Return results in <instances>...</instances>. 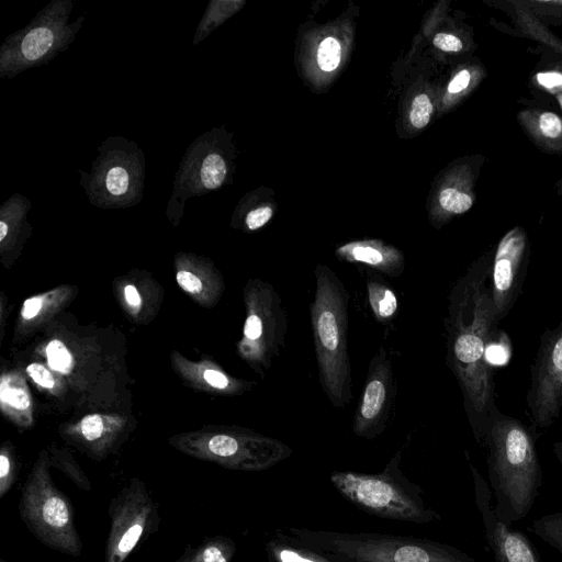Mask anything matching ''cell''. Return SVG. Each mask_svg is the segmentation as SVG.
<instances>
[{"instance_id": "cell-10", "label": "cell", "mask_w": 562, "mask_h": 562, "mask_svg": "<svg viewBox=\"0 0 562 562\" xmlns=\"http://www.w3.org/2000/svg\"><path fill=\"white\" fill-rule=\"evenodd\" d=\"M395 396L393 367L381 345L372 356L362 393L353 416L356 436L372 440L386 428Z\"/></svg>"}, {"instance_id": "cell-27", "label": "cell", "mask_w": 562, "mask_h": 562, "mask_svg": "<svg viewBox=\"0 0 562 562\" xmlns=\"http://www.w3.org/2000/svg\"><path fill=\"white\" fill-rule=\"evenodd\" d=\"M83 438L89 441H97L103 432V422L99 415H88L80 423Z\"/></svg>"}, {"instance_id": "cell-29", "label": "cell", "mask_w": 562, "mask_h": 562, "mask_svg": "<svg viewBox=\"0 0 562 562\" xmlns=\"http://www.w3.org/2000/svg\"><path fill=\"white\" fill-rule=\"evenodd\" d=\"M273 211L269 206H260L250 211L245 218L248 229L256 231L266 225L272 217Z\"/></svg>"}, {"instance_id": "cell-36", "label": "cell", "mask_w": 562, "mask_h": 562, "mask_svg": "<svg viewBox=\"0 0 562 562\" xmlns=\"http://www.w3.org/2000/svg\"><path fill=\"white\" fill-rule=\"evenodd\" d=\"M42 307V299L38 296L27 299L22 308V316L25 319L35 317Z\"/></svg>"}, {"instance_id": "cell-23", "label": "cell", "mask_w": 562, "mask_h": 562, "mask_svg": "<svg viewBox=\"0 0 562 562\" xmlns=\"http://www.w3.org/2000/svg\"><path fill=\"white\" fill-rule=\"evenodd\" d=\"M46 353L52 369L63 373H68L71 370V355L61 341L52 340L46 348Z\"/></svg>"}, {"instance_id": "cell-33", "label": "cell", "mask_w": 562, "mask_h": 562, "mask_svg": "<svg viewBox=\"0 0 562 562\" xmlns=\"http://www.w3.org/2000/svg\"><path fill=\"white\" fill-rule=\"evenodd\" d=\"M471 75L469 70H460L448 85L449 93H459L463 91L470 83Z\"/></svg>"}, {"instance_id": "cell-2", "label": "cell", "mask_w": 562, "mask_h": 562, "mask_svg": "<svg viewBox=\"0 0 562 562\" xmlns=\"http://www.w3.org/2000/svg\"><path fill=\"white\" fill-rule=\"evenodd\" d=\"M481 440L487 448L495 515L512 525L529 514L542 485L535 439L521 422L497 413Z\"/></svg>"}, {"instance_id": "cell-9", "label": "cell", "mask_w": 562, "mask_h": 562, "mask_svg": "<svg viewBox=\"0 0 562 562\" xmlns=\"http://www.w3.org/2000/svg\"><path fill=\"white\" fill-rule=\"evenodd\" d=\"M527 403L533 423L548 428L562 408V323L547 330L531 368Z\"/></svg>"}, {"instance_id": "cell-38", "label": "cell", "mask_w": 562, "mask_h": 562, "mask_svg": "<svg viewBox=\"0 0 562 562\" xmlns=\"http://www.w3.org/2000/svg\"><path fill=\"white\" fill-rule=\"evenodd\" d=\"M553 452L559 459V461L562 463V442H555L553 446Z\"/></svg>"}, {"instance_id": "cell-13", "label": "cell", "mask_w": 562, "mask_h": 562, "mask_svg": "<svg viewBox=\"0 0 562 562\" xmlns=\"http://www.w3.org/2000/svg\"><path fill=\"white\" fill-rule=\"evenodd\" d=\"M526 239L519 229L508 233L499 243L492 269L491 299L497 323L514 304L521 279Z\"/></svg>"}, {"instance_id": "cell-39", "label": "cell", "mask_w": 562, "mask_h": 562, "mask_svg": "<svg viewBox=\"0 0 562 562\" xmlns=\"http://www.w3.org/2000/svg\"><path fill=\"white\" fill-rule=\"evenodd\" d=\"M8 231H9V227H8L7 223L1 221L0 222V240L1 241L5 238Z\"/></svg>"}, {"instance_id": "cell-15", "label": "cell", "mask_w": 562, "mask_h": 562, "mask_svg": "<svg viewBox=\"0 0 562 562\" xmlns=\"http://www.w3.org/2000/svg\"><path fill=\"white\" fill-rule=\"evenodd\" d=\"M336 255L341 260L366 265L391 278H398L404 270V258L401 251L381 243H349L340 246Z\"/></svg>"}, {"instance_id": "cell-8", "label": "cell", "mask_w": 562, "mask_h": 562, "mask_svg": "<svg viewBox=\"0 0 562 562\" xmlns=\"http://www.w3.org/2000/svg\"><path fill=\"white\" fill-rule=\"evenodd\" d=\"M110 529L104 562H124L134 549L159 528V509L145 484L137 477L109 503Z\"/></svg>"}, {"instance_id": "cell-26", "label": "cell", "mask_w": 562, "mask_h": 562, "mask_svg": "<svg viewBox=\"0 0 562 562\" xmlns=\"http://www.w3.org/2000/svg\"><path fill=\"white\" fill-rule=\"evenodd\" d=\"M1 398L18 409H25L30 405L29 395L24 390L5 386L4 382L1 385Z\"/></svg>"}, {"instance_id": "cell-14", "label": "cell", "mask_w": 562, "mask_h": 562, "mask_svg": "<svg viewBox=\"0 0 562 562\" xmlns=\"http://www.w3.org/2000/svg\"><path fill=\"white\" fill-rule=\"evenodd\" d=\"M267 562H356L341 553L310 546L286 530H277L265 542Z\"/></svg>"}, {"instance_id": "cell-20", "label": "cell", "mask_w": 562, "mask_h": 562, "mask_svg": "<svg viewBox=\"0 0 562 562\" xmlns=\"http://www.w3.org/2000/svg\"><path fill=\"white\" fill-rule=\"evenodd\" d=\"M226 177V164L217 154L209 155L203 161L201 181L206 189L218 188Z\"/></svg>"}, {"instance_id": "cell-6", "label": "cell", "mask_w": 562, "mask_h": 562, "mask_svg": "<svg viewBox=\"0 0 562 562\" xmlns=\"http://www.w3.org/2000/svg\"><path fill=\"white\" fill-rule=\"evenodd\" d=\"M45 465H36L21 487L20 518L42 544L59 553L79 557L83 546L75 525L71 502L54 484Z\"/></svg>"}, {"instance_id": "cell-35", "label": "cell", "mask_w": 562, "mask_h": 562, "mask_svg": "<svg viewBox=\"0 0 562 562\" xmlns=\"http://www.w3.org/2000/svg\"><path fill=\"white\" fill-rule=\"evenodd\" d=\"M537 81L548 88L555 89L562 87V74L558 71L539 72L537 75Z\"/></svg>"}, {"instance_id": "cell-17", "label": "cell", "mask_w": 562, "mask_h": 562, "mask_svg": "<svg viewBox=\"0 0 562 562\" xmlns=\"http://www.w3.org/2000/svg\"><path fill=\"white\" fill-rule=\"evenodd\" d=\"M368 301L376 322L386 324L394 319L398 312V300L393 289L382 279L367 278Z\"/></svg>"}, {"instance_id": "cell-5", "label": "cell", "mask_w": 562, "mask_h": 562, "mask_svg": "<svg viewBox=\"0 0 562 562\" xmlns=\"http://www.w3.org/2000/svg\"><path fill=\"white\" fill-rule=\"evenodd\" d=\"M285 530L310 546L341 553L356 562H476L453 546L425 538L305 527H288Z\"/></svg>"}, {"instance_id": "cell-24", "label": "cell", "mask_w": 562, "mask_h": 562, "mask_svg": "<svg viewBox=\"0 0 562 562\" xmlns=\"http://www.w3.org/2000/svg\"><path fill=\"white\" fill-rule=\"evenodd\" d=\"M432 103L425 93L416 95L411 104L409 121L416 128H424L430 120Z\"/></svg>"}, {"instance_id": "cell-22", "label": "cell", "mask_w": 562, "mask_h": 562, "mask_svg": "<svg viewBox=\"0 0 562 562\" xmlns=\"http://www.w3.org/2000/svg\"><path fill=\"white\" fill-rule=\"evenodd\" d=\"M440 206L454 214L467 212L473 204L472 198L456 188H446L439 194Z\"/></svg>"}, {"instance_id": "cell-37", "label": "cell", "mask_w": 562, "mask_h": 562, "mask_svg": "<svg viewBox=\"0 0 562 562\" xmlns=\"http://www.w3.org/2000/svg\"><path fill=\"white\" fill-rule=\"evenodd\" d=\"M124 294L130 305L138 306L140 304V296L134 285H126Z\"/></svg>"}, {"instance_id": "cell-18", "label": "cell", "mask_w": 562, "mask_h": 562, "mask_svg": "<svg viewBox=\"0 0 562 562\" xmlns=\"http://www.w3.org/2000/svg\"><path fill=\"white\" fill-rule=\"evenodd\" d=\"M530 531L562 555V513L548 514L533 520Z\"/></svg>"}, {"instance_id": "cell-28", "label": "cell", "mask_w": 562, "mask_h": 562, "mask_svg": "<svg viewBox=\"0 0 562 562\" xmlns=\"http://www.w3.org/2000/svg\"><path fill=\"white\" fill-rule=\"evenodd\" d=\"M539 128L543 136L555 138L562 132V121L552 112H544L539 119Z\"/></svg>"}, {"instance_id": "cell-41", "label": "cell", "mask_w": 562, "mask_h": 562, "mask_svg": "<svg viewBox=\"0 0 562 562\" xmlns=\"http://www.w3.org/2000/svg\"><path fill=\"white\" fill-rule=\"evenodd\" d=\"M561 104H562V102H561Z\"/></svg>"}, {"instance_id": "cell-7", "label": "cell", "mask_w": 562, "mask_h": 562, "mask_svg": "<svg viewBox=\"0 0 562 562\" xmlns=\"http://www.w3.org/2000/svg\"><path fill=\"white\" fill-rule=\"evenodd\" d=\"M248 294L241 353L263 376L285 346L288 315L272 284L256 280Z\"/></svg>"}, {"instance_id": "cell-32", "label": "cell", "mask_w": 562, "mask_h": 562, "mask_svg": "<svg viewBox=\"0 0 562 562\" xmlns=\"http://www.w3.org/2000/svg\"><path fill=\"white\" fill-rule=\"evenodd\" d=\"M176 278L178 284L187 292L198 293L202 289V282L191 272L184 270L179 271Z\"/></svg>"}, {"instance_id": "cell-30", "label": "cell", "mask_w": 562, "mask_h": 562, "mask_svg": "<svg viewBox=\"0 0 562 562\" xmlns=\"http://www.w3.org/2000/svg\"><path fill=\"white\" fill-rule=\"evenodd\" d=\"M432 43L437 48L450 53L460 52L463 47L459 37L448 33H439L435 35Z\"/></svg>"}, {"instance_id": "cell-1", "label": "cell", "mask_w": 562, "mask_h": 562, "mask_svg": "<svg viewBox=\"0 0 562 562\" xmlns=\"http://www.w3.org/2000/svg\"><path fill=\"white\" fill-rule=\"evenodd\" d=\"M487 272H467L451 291L446 318L447 363L463 395L477 441L494 407V380L488 347L497 324L485 285Z\"/></svg>"}, {"instance_id": "cell-4", "label": "cell", "mask_w": 562, "mask_h": 562, "mask_svg": "<svg viewBox=\"0 0 562 562\" xmlns=\"http://www.w3.org/2000/svg\"><path fill=\"white\" fill-rule=\"evenodd\" d=\"M402 456L403 448L378 473L333 471L329 480L342 497L369 515L414 524L440 520L420 485L404 474Z\"/></svg>"}, {"instance_id": "cell-16", "label": "cell", "mask_w": 562, "mask_h": 562, "mask_svg": "<svg viewBox=\"0 0 562 562\" xmlns=\"http://www.w3.org/2000/svg\"><path fill=\"white\" fill-rule=\"evenodd\" d=\"M237 547L224 535L206 537L200 544H188L175 562H233Z\"/></svg>"}, {"instance_id": "cell-31", "label": "cell", "mask_w": 562, "mask_h": 562, "mask_svg": "<svg viewBox=\"0 0 562 562\" xmlns=\"http://www.w3.org/2000/svg\"><path fill=\"white\" fill-rule=\"evenodd\" d=\"M29 375L43 387H53L55 384L54 378L49 371L40 363H32L26 369Z\"/></svg>"}, {"instance_id": "cell-21", "label": "cell", "mask_w": 562, "mask_h": 562, "mask_svg": "<svg viewBox=\"0 0 562 562\" xmlns=\"http://www.w3.org/2000/svg\"><path fill=\"white\" fill-rule=\"evenodd\" d=\"M340 44L336 38L331 36L324 38L317 50V64L319 68L324 71L335 70L340 63Z\"/></svg>"}, {"instance_id": "cell-34", "label": "cell", "mask_w": 562, "mask_h": 562, "mask_svg": "<svg viewBox=\"0 0 562 562\" xmlns=\"http://www.w3.org/2000/svg\"><path fill=\"white\" fill-rule=\"evenodd\" d=\"M203 376L211 386L218 390L227 389L231 383L228 378L217 370L207 369L204 371Z\"/></svg>"}, {"instance_id": "cell-11", "label": "cell", "mask_w": 562, "mask_h": 562, "mask_svg": "<svg viewBox=\"0 0 562 562\" xmlns=\"http://www.w3.org/2000/svg\"><path fill=\"white\" fill-rule=\"evenodd\" d=\"M283 441L260 434H217L206 442V453L229 469L263 471L292 454Z\"/></svg>"}, {"instance_id": "cell-25", "label": "cell", "mask_w": 562, "mask_h": 562, "mask_svg": "<svg viewBox=\"0 0 562 562\" xmlns=\"http://www.w3.org/2000/svg\"><path fill=\"white\" fill-rule=\"evenodd\" d=\"M128 173L122 167H113L106 173L105 186L113 195H122L128 189Z\"/></svg>"}, {"instance_id": "cell-40", "label": "cell", "mask_w": 562, "mask_h": 562, "mask_svg": "<svg viewBox=\"0 0 562 562\" xmlns=\"http://www.w3.org/2000/svg\"><path fill=\"white\" fill-rule=\"evenodd\" d=\"M0 562H5L3 559H0Z\"/></svg>"}, {"instance_id": "cell-19", "label": "cell", "mask_w": 562, "mask_h": 562, "mask_svg": "<svg viewBox=\"0 0 562 562\" xmlns=\"http://www.w3.org/2000/svg\"><path fill=\"white\" fill-rule=\"evenodd\" d=\"M54 32L45 26L32 30L26 34L21 44L22 56L29 60L42 58L53 46Z\"/></svg>"}, {"instance_id": "cell-12", "label": "cell", "mask_w": 562, "mask_h": 562, "mask_svg": "<svg viewBox=\"0 0 562 562\" xmlns=\"http://www.w3.org/2000/svg\"><path fill=\"white\" fill-rule=\"evenodd\" d=\"M474 480L475 504L480 512L487 546L495 562H541L529 539L497 518L492 504V491L470 462Z\"/></svg>"}, {"instance_id": "cell-3", "label": "cell", "mask_w": 562, "mask_h": 562, "mask_svg": "<svg viewBox=\"0 0 562 562\" xmlns=\"http://www.w3.org/2000/svg\"><path fill=\"white\" fill-rule=\"evenodd\" d=\"M310 305L314 349L322 389L336 408L352 400L351 366L348 351L349 293L329 267L318 265Z\"/></svg>"}]
</instances>
